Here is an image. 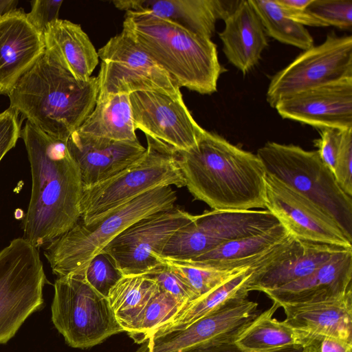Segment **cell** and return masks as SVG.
I'll return each instance as SVG.
<instances>
[{
  "label": "cell",
  "instance_id": "4",
  "mask_svg": "<svg viewBox=\"0 0 352 352\" xmlns=\"http://www.w3.org/2000/svg\"><path fill=\"white\" fill-rule=\"evenodd\" d=\"M122 31L181 88L201 94L217 91L225 70L211 39L144 12H126Z\"/></svg>",
  "mask_w": 352,
  "mask_h": 352
},
{
  "label": "cell",
  "instance_id": "44",
  "mask_svg": "<svg viewBox=\"0 0 352 352\" xmlns=\"http://www.w3.org/2000/svg\"><path fill=\"white\" fill-rule=\"evenodd\" d=\"M312 0H276V2L286 8L305 10L311 3Z\"/></svg>",
  "mask_w": 352,
  "mask_h": 352
},
{
  "label": "cell",
  "instance_id": "43",
  "mask_svg": "<svg viewBox=\"0 0 352 352\" xmlns=\"http://www.w3.org/2000/svg\"><path fill=\"white\" fill-rule=\"evenodd\" d=\"M186 352H246L239 348L235 343L200 346Z\"/></svg>",
  "mask_w": 352,
  "mask_h": 352
},
{
  "label": "cell",
  "instance_id": "39",
  "mask_svg": "<svg viewBox=\"0 0 352 352\" xmlns=\"http://www.w3.org/2000/svg\"><path fill=\"white\" fill-rule=\"evenodd\" d=\"M10 107L0 113V162L15 146L20 138L23 120Z\"/></svg>",
  "mask_w": 352,
  "mask_h": 352
},
{
  "label": "cell",
  "instance_id": "11",
  "mask_svg": "<svg viewBox=\"0 0 352 352\" xmlns=\"http://www.w3.org/2000/svg\"><path fill=\"white\" fill-rule=\"evenodd\" d=\"M280 223L267 210L206 211L177 230L160 256L194 258L220 245L258 234Z\"/></svg>",
  "mask_w": 352,
  "mask_h": 352
},
{
  "label": "cell",
  "instance_id": "27",
  "mask_svg": "<svg viewBox=\"0 0 352 352\" xmlns=\"http://www.w3.org/2000/svg\"><path fill=\"white\" fill-rule=\"evenodd\" d=\"M76 130L112 140H138L129 95H112L97 100L94 109Z\"/></svg>",
  "mask_w": 352,
  "mask_h": 352
},
{
  "label": "cell",
  "instance_id": "32",
  "mask_svg": "<svg viewBox=\"0 0 352 352\" xmlns=\"http://www.w3.org/2000/svg\"><path fill=\"white\" fill-rule=\"evenodd\" d=\"M155 258L181 277L195 292L197 298L249 268L218 270L190 258H173L160 255L155 256Z\"/></svg>",
  "mask_w": 352,
  "mask_h": 352
},
{
  "label": "cell",
  "instance_id": "26",
  "mask_svg": "<svg viewBox=\"0 0 352 352\" xmlns=\"http://www.w3.org/2000/svg\"><path fill=\"white\" fill-rule=\"evenodd\" d=\"M289 234L287 230L280 223L258 234L223 243L190 259L218 270L251 268Z\"/></svg>",
  "mask_w": 352,
  "mask_h": 352
},
{
  "label": "cell",
  "instance_id": "13",
  "mask_svg": "<svg viewBox=\"0 0 352 352\" xmlns=\"http://www.w3.org/2000/svg\"><path fill=\"white\" fill-rule=\"evenodd\" d=\"M196 217L175 206L155 212L128 227L102 251L113 258L123 275L145 274L161 265L155 256L162 254L177 230Z\"/></svg>",
  "mask_w": 352,
  "mask_h": 352
},
{
  "label": "cell",
  "instance_id": "9",
  "mask_svg": "<svg viewBox=\"0 0 352 352\" xmlns=\"http://www.w3.org/2000/svg\"><path fill=\"white\" fill-rule=\"evenodd\" d=\"M46 283L38 248L23 237L0 251V344L7 343L43 307Z\"/></svg>",
  "mask_w": 352,
  "mask_h": 352
},
{
  "label": "cell",
  "instance_id": "1",
  "mask_svg": "<svg viewBox=\"0 0 352 352\" xmlns=\"http://www.w3.org/2000/svg\"><path fill=\"white\" fill-rule=\"evenodd\" d=\"M30 164L32 190L23 238L39 248L64 234L80 218L82 184L67 140L27 121L21 131Z\"/></svg>",
  "mask_w": 352,
  "mask_h": 352
},
{
  "label": "cell",
  "instance_id": "38",
  "mask_svg": "<svg viewBox=\"0 0 352 352\" xmlns=\"http://www.w3.org/2000/svg\"><path fill=\"white\" fill-rule=\"evenodd\" d=\"M298 331L302 352H352V342L329 336Z\"/></svg>",
  "mask_w": 352,
  "mask_h": 352
},
{
  "label": "cell",
  "instance_id": "14",
  "mask_svg": "<svg viewBox=\"0 0 352 352\" xmlns=\"http://www.w3.org/2000/svg\"><path fill=\"white\" fill-rule=\"evenodd\" d=\"M259 314L257 302L238 298L182 329L148 338L134 352H186L234 343Z\"/></svg>",
  "mask_w": 352,
  "mask_h": 352
},
{
  "label": "cell",
  "instance_id": "34",
  "mask_svg": "<svg viewBox=\"0 0 352 352\" xmlns=\"http://www.w3.org/2000/svg\"><path fill=\"white\" fill-rule=\"evenodd\" d=\"M123 276L113 258L104 251L92 258L84 272L87 283L107 298L111 288Z\"/></svg>",
  "mask_w": 352,
  "mask_h": 352
},
{
  "label": "cell",
  "instance_id": "8",
  "mask_svg": "<svg viewBox=\"0 0 352 352\" xmlns=\"http://www.w3.org/2000/svg\"><path fill=\"white\" fill-rule=\"evenodd\" d=\"M54 286L52 321L71 347L88 349L124 331L108 298L95 290L83 275L58 277Z\"/></svg>",
  "mask_w": 352,
  "mask_h": 352
},
{
  "label": "cell",
  "instance_id": "21",
  "mask_svg": "<svg viewBox=\"0 0 352 352\" xmlns=\"http://www.w3.org/2000/svg\"><path fill=\"white\" fill-rule=\"evenodd\" d=\"M239 1L222 0H116L113 3L126 12H144L210 39L218 19L224 20Z\"/></svg>",
  "mask_w": 352,
  "mask_h": 352
},
{
  "label": "cell",
  "instance_id": "6",
  "mask_svg": "<svg viewBox=\"0 0 352 352\" xmlns=\"http://www.w3.org/2000/svg\"><path fill=\"white\" fill-rule=\"evenodd\" d=\"M146 137L145 153L134 164L107 180L82 187L79 219L82 223H92L155 188L186 186L176 151L158 140Z\"/></svg>",
  "mask_w": 352,
  "mask_h": 352
},
{
  "label": "cell",
  "instance_id": "16",
  "mask_svg": "<svg viewBox=\"0 0 352 352\" xmlns=\"http://www.w3.org/2000/svg\"><path fill=\"white\" fill-rule=\"evenodd\" d=\"M129 100L135 129L175 151L188 150L205 131L188 109L181 92L137 91L129 94Z\"/></svg>",
  "mask_w": 352,
  "mask_h": 352
},
{
  "label": "cell",
  "instance_id": "12",
  "mask_svg": "<svg viewBox=\"0 0 352 352\" xmlns=\"http://www.w3.org/2000/svg\"><path fill=\"white\" fill-rule=\"evenodd\" d=\"M347 76H352V36L329 34L272 78L266 99L274 108L284 98Z\"/></svg>",
  "mask_w": 352,
  "mask_h": 352
},
{
  "label": "cell",
  "instance_id": "37",
  "mask_svg": "<svg viewBox=\"0 0 352 352\" xmlns=\"http://www.w3.org/2000/svg\"><path fill=\"white\" fill-rule=\"evenodd\" d=\"M352 129L342 130L333 175L342 190L352 197Z\"/></svg>",
  "mask_w": 352,
  "mask_h": 352
},
{
  "label": "cell",
  "instance_id": "20",
  "mask_svg": "<svg viewBox=\"0 0 352 352\" xmlns=\"http://www.w3.org/2000/svg\"><path fill=\"white\" fill-rule=\"evenodd\" d=\"M43 34L21 8L0 17V95L8 96L45 52Z\"/></svg>",
  "mask_w": 352,
  "mask_h": 352
},
{
  "label": "cell",
  "instance_id": "5",
  "mask_svg": "<svg viewBox=\"0 0 352 352\" xmlns=\"http://www.w3.org/2000/svg\"><path fill=\"white\" fill-rule=\"evenodd\" d=\"M177 199L171 186L144 193L88 224L79 220L64 234L46 245L45 256L58 278L83 275L90 261L118 235L138 220L170 209Z\"/></svg>",
  "mask_w": 352,
  "mask_h": 352
},
{
  "label": "cell",
  "instance_id": "35",
  "mask_svg": "<svg viewBox=\"0 0 352 352\" xmlns=\"http://www.w3.org/2000/svg\"><path fill=\"white\" fill-rule=\"evenodd\" d=\"M307 10L327 26L351 28L352 0H312Z\"/></svg>",
  "mask_w": 352,
  "mask_h": 352
},
{
  "label": "cell",
  "instance_id": "19",
  "mask_svg": "<svg viewBox=\"0 0 352 352\" xmlns=\"http://www.w3.org/2000/svg\"><path fill=\"white\" fill-rule=\"evenodd\" d=\"M67 145L79 168L82 187L116 175L138 161L146 151L138 140H112L78 130L70 135Z\"/></svg>",
  "mask_w": 352,
  "mask_h": 352
},
{
  "label": "cell",
  "instance_id": "33",
  "mask_svg": "<svg viewBox=\"0 0 352 352\" xmlns=\"http://www.w3.org/2000/svg\"><path fill=\"white\" fill-rule=\"evenodd\" d=\"M186 305L160 289L142 311L128 335L136 343L144 342L156 329L168 322Z\"/></svg>",
  "mask_w": 352,
  "mask_h": 352
},
{
  "label": "cell",
  "instance_id": "10",
  "mask_svg": "<svg viewBox=\"0 0 352 352\" xmlns=\"http://www.w3.org/2000/svg\"><path fill=\"white\" fill-rule=\"evenodd\" d=\"M98 54L101 64L97 100L137 91L181 92L171 76L123 31L111 37Z\"/></svg>",
  "mask_w": 352,
  "mask_h": 352
},
{
  "label": "cell",
  "instance_id": "23",
  "mask_svg": "<svg viewBox=\"0 0 352 352\" xmlns=\"http://www.w3.org/2000/svg\"><path fill=\"white\" fill-rule=\"evenodd\" d=\"M219 34L228 60L243 74L258 63L268 42L261 21L249 0H241L223 20Z\"/></svg>",
  "mask_w": 352,
  "mask_h": 352
},
{
  "label": "cell",
  "instance_id": "2",
  "mask_svg": "<svg viewBox=\"0 0 352 352\" xmlns=\"http://www.w3.org/2000/svg\"><path fill=\"white\" fill-rule=\"evenodd\" d=\"M194 199L216 210L265 208V171L256 154L205 130L195 145L176 151Z\"/></svg>",
  "mask_w": 352,
  "mask_h": 352
},
{
  "label": "cell",
  "instance_id": "45",
  "mask_svg": "<svg viewBox=\"0 0 352 352\" xmlns=\"http://www.w3.org/2000/svg\"><path fill=\"white\" fill-rule=\"evenodd\" d=\"M18 3V0H0V17L17 9Z\"/></svg>",
  "mask_w": 352,
  "mask_h": 352
},
{
  "label": "cell",
  "instance_id": "15",
  "mask_svg": "<svg viewBox=\"0 0 352 352\" xmlns=\"http://www.w3.org/2000/svg\"><path fill=\"white\" fill-rule=\"evenodd\" d=\"M265 208L294 236L352 248V240L328 212L303 195L267 173Z\"/></svg>",
  "mask_w": 352,
  "mask_h": 352
},
{
  "label": "cell",
  "instance_id": "28",
  "mask_svg": "<svg viewBox=\"0 0 352 352\" xmlns=\"http://www.w3.org/2000/svg\"><path fill=\"white\" fill-rule=\"evenodd\" d=\"M279 307L274 303L260 313L241 333L235 344L246 352H282L299 350L298 331L273 317Z\"/></svg>",
  "mask_w": 352,
  "mask_h": 352
},
{
  "label": "cell",
  "instance_id": "31",
  "mask_svg": "<svg viewBox=\"0 0 352 352\" xmlns=\"http://www.w3.org/2000/svg\"><path fill=\"white\" fill-rule=\"evenodd\" d=\"M265 34L278 41L304 51L314 46V38L304 25L287 17L276 1L249 0Z\"/></svg>",
  "mask_w": 352,
  "mask_h": 352
},
{
  "label": "cell",
  "instance_id": "22",
  "mask_svg": "<svg viewBox=\"0 0 352 352\" xmlns=\"http://www.w3.org/2000/svg\"><path fill=\"white\" fill-rule=\"evenodd\" d=\"M352 248L335 254L309 275L263 292L279 307L338 298L352 290Z\"/></svg>",
  "mask_w": 352,
  "mask_h": 352
},
{
  "label": "cell",
  "instance_id": "30",
  "mask_svg": "<svg viewBox=\"0 0 352 352\" xmlns=\"http://www.w3.org/2000/svg\"><path fill=\"white\" fill-rule=\"evenodd\" d=\"M160 290L145 274L124 275L111 288L107 298L118 322L130 332L150 299Z\"/></svg>",
  "mask_w": 352,
  "mask_h": 352
},
{
  "label": "cell",
  "instance_id": "29",
  "mask_svg": "<svg viewBox=\"0 0 352 352\" xmlns=\"http://www.w3.org/2000/svg\"><path fill=\"white\" fill-rule=\"evenodd\" d=\"M252 275L249 267L206 294L189 302L168 322L156 329L149 338L182 329L217 310L229 301L248 297L247 284Z\"/></svg>",
  "mask_w": 352,
  "mask_h": 352
},
{
  "label": "cell",
  "instance_id": "41",
  "mask_svg": "<svg viewBox=\"0 0 352 352\" xmlns=\"http://www.w3.org/2000/svg\"><path fill=\"white\" fill-rule=\"evenodd\" d=\"M320 129V138L315 141L322 161L333 173L342 130L333 128Z\"/></svg>",
  "mask_w": 352,
  "mask_h": 352
},
{
  "label": "cell",
  "instance_id": "25",
  "mask_svg": "<svg viewBox=\"0 0 352 352\" xmlns=\"http://www.w3.org/2000/svg\"><path fill=\"white\" fill-rule=\"evenodd\" d=\"M281 307L284 322L295 329L352 342V290L335 299Z\"/></svg>",
  "mask_w": 352,
  "mask_h": 352
},
{
  "label": "cell",
  "instance_id": "3",
  "mask_svg": "<svg viewBox=\"0 0 352 352\" xmlns=\"http://www.w3.org/2000/svg\"><path fill=\"white\" fill-rule=\"evenodd\" d=\"M10 107L46 133L67 140L94 109L98 79L79 81L45 52L8 96Z\"/></svg>",
  "mask_w": 352,
  "mask_h": 352
},
{
  "label": "cell",
  "instance_id": "18",
  "mask_svg": "<svg viewBox=\"0 0 352 352\" xmlns=\"http://www.w3.org/2000/svg\"><path fill=\"white\" fill-rule=\"evenodd\" d=\"M274 108L283 118L319 129H352V76L284 98Z\"/></svg>",
  "mask_w": 352,
  "mask_h": 352
},
{
  "label": "cell",
  "instance_id": "7",
  "mask_svg": "<svg viewBox=\"0 0 352 352\" xmlns=\"http://www.w3.org/2000/svg\"><path fill=\"white\" fill-rule=\"evenodd\" d=\"M265 173L320 206L352 240V197L338 184L317 151L268 142L257 151Z\"/></svg>",
  "mask_w": 352,
  "mask_h": 352
},
{
  "label": "cell",
  "instance_id": "42",
  "mask_svg": "<svg viewBox=\"0 0 352 352\" xmlns=\"http://www.w3.org/2000/svg\"><path fill=\"white\" fill-rule=\"evenodd\" d=\"M277 3V2H276ZM279 5V4H278ZM285 14L293 21L302 25L311 27H327L324 23L311 14L307 8L305 10H296L286 8L279 5Z\"/></svg>",
  "mask_w": 352,
  "mask_h": 352
},
{
  "label": "cell",
  "instance_id": "24",
  "mask_svg": "<svg viewBox=\"0 0 352 352\" xmlns=\"http://www.w3.org/2000/svg\"><path fill=\"white\" fill-rule=\"evenodd\" d=\"M45 52L66 72L87 81L98 64L99 57L80 25L58 19L43 32Z\"/></svg>",
  "mask_w": 352,
  "mask_h": 352
},
{
  "label": "cell",
  "instance_id": "36",
  "mask_svg": "<svg viewBox=\"0 0 352 352\" xmlns=\"http://www.w3.org/2000/svg\"><path fill=\"white\" fill-rule=\"evenodd\" d=\"M153 279L159 288L187 305L197 299V296L190 286L166 265H160L145 274Z\"/></svg>",
  "mask_w": 352,
  "mask_h": 352
},
{
  "label": "cell",
  "instance_id": "40",
  "mask_svg": "<svg viewBox=\"0 0 352 352\" xmlns=\"http://www.w3.org/2000/svg\"><path fill=\"white\" fill-rule=\"evenodd\" d=\"M62 0H34L31 1V10L27 13L30 22L43 34L47 26L58 19Z\"/></svg>",
  "mask_w": 352,
  "mask_h": 352
},
{
  "label": "cell",
  "instance_id": "17",
  "mask_svg": "<svg viewBox=\"0 0 352 352\" xmlns=\"http://www.w3.org/2000/svg\"><path fill=\"white\" fill-rule=\"evenodd\" d=\"M346 249L349 248L301 239L289 234L250 268L247 289L263 292L298 280Z\"/></svg>",
  "mask_w": 352,
  "mask_h": 352
}]
</instances>
